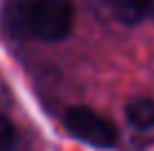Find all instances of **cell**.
Masks as SVG:
<instances>
[{
    "label": "cell",
    "instance_id": "cell-1",
    "mask_svg": "<svg viewBox=\"0 0 154 151\" xmlns=\"http://www.w3.org/2000/svg\"><path fill=\"white\" fill-rule=\"evenodd\" d=\"M20 25L29 38L58 42L74 29V7L69 0H31L20 13Z\"/></svg>",
    "mask_w": 154,
    "mask_h": 151
},
{
    "label": "cell",
    "instance_id": "cell-2",
    "mask_svg": "<svg viewBox=\"0 0 154 151\" xmlns=\"http://www.w3.org/2000/svg\"><path fill=\"white\" fill-rule=\"evenodd\" d=\"M65 122L67 131L74 138L83 140V142L92 144L98 149H109L119 140V131H116L114 122L107 120L105 116L96 113L89 107H72L65 111Z\"/></svg>",
    "mask_w": 154,
    "mask_h": 151
},
{
    "label": "cell",
    "instance_id": "cell-3",
    "mask_svg": "<svg viewBox=\"0 0 154 151\" xmlns=\"http://www.w3.org/2000/svg\"><path fill=\"white\" fill-rule=\"evenodd\" d=\"M107 11L123 25H139L154 18V0H100Z\"/></svg>",
    "mask_w": 154,
    "mask_h": 151
},
{
    "label": "cell",
    "instance_id": "cell-4",
    "mask_svg": "<svg viewBox=\"0 0 154 151\" xmlns=\"http://www.w3.org/2000/svg\"><path fill=\"white\" fill-rule=\"evenodd\" d=\"M125 120L134 129H152L154 127V100L152 98H132L125 105Z\"/></svg>",
    "mask_w": 154,
    "mask_h": 151
},
{
    "label": "cell",
    "instance_id": "cell-5",
    "mask_svg": "<svg viewBox=\"0 0 154 151\" xmlns=\"http://www.w3.org/2000/svg\"><path fill=\"white\" fill-rule=\"evenodd\" d=\"M16 147V129L5 113H0V151H14Z\"/></svg>",
    "mask_w": 154,
    "mask_h": 151
}]
</instances>
